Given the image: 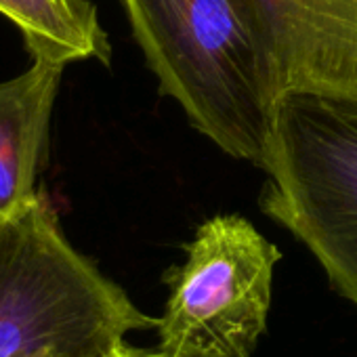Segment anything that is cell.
<instances>
[{
	"label": "cell",
	"mask_w": 357,
	"mask_h": 357,
	"mask_svg": "<svg viewBox=\"0 0 357 357\" xmlns=\"http://www.w3.org/2000/svg\"><path fill=\"white\" fill-rule=\"evenodd\" d=\"M120 3L160 93L223 153L261 168L275 99L248 0Z\"/></svg>",
	"instance_id": "1"
},
{
	"label": "cell",
	"mask_w": 357,
	"mask_h": 357,
	"mask_svg": "<svg viewBox=\"0 0 357 357\" xmlns=\"http://www.w3.org/2000/svg\"><path fill=\"white\" fill-rule=\"evenodd\" d=\"M155 326L70 244L43 192L0 223V357H105Z\"/></svg>",
	"instance_id": "2"
},
{
	"label": "cell",
	"mask_w": 357,
	"mask_h": 357,
	"mask_svg": "<svg viewBox=\"0 0 357 357\" xmlns=\"http://www.w3.org/2000/svg\"><path fill=\"white\" fill-rule=\"evenodd\" d=\"M259 206L317 259L357 307V103L309 93L275 99Z\"/></svg>",
	"instance_id": "3"
},
{
	"label": "cell",
	"mask_w": 357,
	"mask_h": 357,
	"mask_svg": "<svg viewBox=\"0 0 357 357\" xmlns=\"http://www.w3.org/2000/svg\"><path fill=\"white\" fill-rule=\"evenodd\" d=\"M280 248L242 215L206 219L170 267L147 357H252L267 330Z\"/></svg>",
	"instance_id": "4"
},
{
	"label": "cell",
	"mask_w": 357,
	"mask_h": 357,
	"mask_svg": "<svg viewBox=\"0 0 357 357\" xmlns=\"http://www.w3.org/2000/svg\"><path fill=\"white\" fill-rule=\"evenodd\" d=\"M248 5L265 45L273 99L309 93L357 103V0Z\"/></svg>",
	"instance_id": "5"
},
{
	"label": "cell",
	"mask_w": 357,
	"mask_h": 357,
	"mask_svg": "<svg viewBox=\"0 0 357 357\" xmlns=\"http://www.w3.org/2000/svg\"><path fill=\"white\" fill-rule=\"evenodd\" d=\"M63 70L32 59L28 70L0 82V223L40 196L38 176Z\"/></svg>",
	"instance_id": "6"
},
{
	"label": "cell",
	"mask_w": 357,
	"mask_h": 357,
	"mask_svg": "<svg viewBox=\"0 0 357 357\" xmlns=\"http://www.w3.org/2000/svg\"><path fill=\"white\" fill-rule=\"evenodd\" d=\"M5 15L22 32L32 59L70 66L112 61V45L91 0H0Z\"/></svg>",
	"instance_id": "7"
},
{
	"label": "cell",
	"mask_w": 357,
	"mask_h": 357,
	"mask_svg": "<svg viewBox=\"0 0 357 357\" xmlns=\"http://www.w3.org/2000/svg\"><path fill=\"white\" fill-rule=\"evenodd\" d=\"M105 357H147L145 355V351H141V349H135V347H130L126 340L122 342V344H118L112 353H107Z\"/></svg>",
	"instance_id": "8"
}]
</instances>
